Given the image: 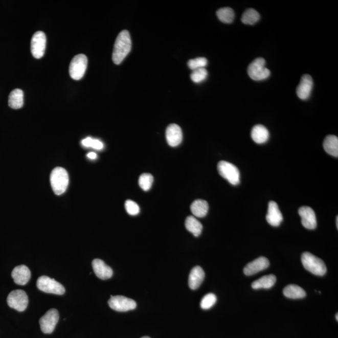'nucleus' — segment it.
Segmentation results:
<instances>
[{"label":"nucleus","instance_id":"18","mask_svg":"<svg viewBox=\"0 0 338 338\" xmlns=\"http://www.w3.org/2000/svg\"><path fill=\"white\" fill-rule=\"evenodd\" d=\"M12 277L16 284L24 286L29 283L31 278L29 268L25 265L15 267L12 273Z\"/></svg>","mask_w":338,"mask_h":338},{"label":"nucleus","instance_id":"13","mask_svg":"<svg viewBox=\"0 0 338 338\" xmlns=\"http://www.w3.org/2000/svg\"><path fill=\"white\" fill-rule=\"evenodd\" d=\"M312 87H313V80L312 77L309 75H304L296 89V94L301 100L308 99L311 96Z\"/></svg>","mask_w":338,"mask_h":338},{"label":"nucleus","instance_id":"14","mask_svg":"<svg viewBox=\"0 0 338 338\" xmlns=\"http://www.w3.org/2000/svg\"><path fill=\"white\" fill-rule=\"evenodd\" d=\"M183 131L178 125L172 124L169 125L166 130L167 143L171 147H177L183 141Z\"/></svg>","mask_w":338,"mask_h":338},{"label":"nucleus","instance_id":"21","mask_svg":"<svg viewBox=\"0 0 338 338\" xmlns=\"http://www.w3.org/2000/svg\"><path fill=\"white\" fill-rule=\"evenodd\" d=\"M191 210L194 216L202 218L205 217L209 211L208 202L202 199H197L192 202Z\"/></svg>","mask_w":338,"mask_h":338},{"label":"nucleus","instance_id":"10","mask_svg":"<svg viewBox=\"0 0 338 338\" xmlns=\"http://www.w3.org/2000/svg\"><path fill=\"white\" fill-rule=\"evenodd\" d=\"M59 320V313L56 309H51L44 314L40 320L41 331L44 334H51L54 332Z\"/></svg>","mask_w":338,"mask_h":338},{"label":"nucleus","instance_id":"9","mask_svg":"<svg viewBox=\"0 0 338 338\" xmlns=\"http://www.w3.org/2000/svg\"><path fill=\"white\" fill-rule=\"evenodd\" d=\"M108 303L111 309L119 312L130 311L137 307L135 301L122 296H111Z\"/></svg>","mask_w":338,"mask_h":338},{"label":"nucleus","instance_id":"22","mask_svg":"<svg viewBox=\"0 0 338 338\" xmlns=\"http://www.w3.org/2000/svg\"><path fill=\"white\" fill-rule=\"evenodd\" d=\"M323 147L328 154L338 157V139L336 136H327L323 142Z\"/></svg>","mask_w":338,"mask_h":338},{"label":"nucleus","instance_id":"20","mask_svg":"<svg viewBox=\"0 0 338 338\" xmlns=\"http://www.w3.org/2000/svg\"><path fill=\"white\" fill-rule=\"evenodd\" d=\"M251 138L256 144L266 143L269 140V132L263 125H257L251 130Z\"/></svg>","mask_w":338,"mask_h":338},{"label":"nucleus","instance_id":"8","mask_svg":"<svg viewBox=\"0 0 338 338\" xmlns=\"http://www.w3.org/2000/svg\"><path fill=\"white\" fill-rule=\"evenodd\" d=\"M7 304L16 311H24L29 304V298L24 290H14L8 296Z\"/></svg>","mask_w":338,"mask_h":338},{"label":"nucleus","instance_id":"16","mask_svg":"<svg viewBox=\"0 0 338 338\" xmlns=\"http://www.w3.org/2000/svg\"><path fill=\"white\" fill-rule=\"evenodd\" d=\"M266 220L271 226L274 227H278L280 226L283 220V215L279 210L277 203L271 201L268 206Z\"/></svg>","mask_w":338,"mask_h":338},{"label":"nucleus","instance_id":"30","mask_svg":"<svg viewBox=\"0 0 338 338\" xmlns=\"http://www.w3.org/2000/svg\"><path fill=\"white\" fill-rule=\"evenodd\" d=\"M208 72L205 68L195 70L191 75V79L195 83H200L208 77Z\"/></svg>","mask_w":338,"mask_h":338},{"label":"nucleus","instance_id":"19","mask_svg":"<svg viewBox=\"0 0 338 338\" xmlns=\"http://www.w3.org/2000/svg\"><path fill=\"white\" fill-rule=\"evenodd\" d=\"M205 278V273L202 267L195 266L191 270L189 277L190 288L195 290L200 287Z\"/></svg>","mask_w":338,"mask_h":338},{"label":"nucleus","instance_id":"6","mask_svg":"<svg viewBox=\"0 0 338 338\" xmlns=\"http://www.w3.org/2000/svg\"><path fill=\"white\" fill-rule=\"evenodd\" d=\"M36 286L44 292L57 295H63L65 292L63 285L48 276H43L38 279Z\"/></svg>","mask_w":338,"mask_h":338},{"label":"nucleus","instance_id":"25","mask_svg":"<svg viewBox=\"0 0 338 338\" xmlns=\"http://www.w3.org/2000/svg\"><path fill=\"white\" fill-rule=\"evenodd\" d=\"M284 295L290 299H302L306 297V293L302 287L295 284H290L283 290Z\"/></svg>","mask_w":338,"mask_h":338},{"label":"nucleus","instance_id":"15","mask_svg":"<svg viewBox=\"0 0 338 338\" xmlns=\"http://www.w3.org/2000/svg\"><path fill=\"white\" fill-rule=\"evenodd\" d=\"M269 260L266 258L260 257V258L251 262L244 267V273L246 276L255 275V274L267 269L269 266Z\"/></svg>","mask_w":338,"mask_h":338},{"label":"nucleus","instance_id":"36","mask_svg":"<svg viewBox=\"0 0 338 338\" xmlns=\"http://www.w3.org/2000/svg\"><path fill=\"white\" fill-rule=\"evenodd\" d=\"M336 227L338 228V217H336Z\"/></svg>","mask_w":338,"mask_h":338},{"label":"nucleus","instance_id":"32","mask_svg":"<svg viewBox=\"0 0 338 338\" xmlns=\"http://www.w3.org/2000/svg\"><path fill=\"white\" fill-rule=\"evenodd\" d=\"M207 65H208V60L205 57L196 58L188 61V66L192 71L205 68Z\"/></svg>","mask_w":338,"mask_h":338},{"label":"nucleus","instance_id":"2","mask_svg":"<svg viewBox=\"0 0 338 338\" xmlns=\"http://www.w3.org/2000/svg\"><path fill=\"white\" fill-rule=\"evenodd\" d=\"M50 183L56 195L65 193L69 183L68 172L62 167H56L50 174Z\"/></svg>","mask_w":338,"mask_h":338},{"label":"nucleus","instance_id":"24","mask_svg":"<svg viewBox=\"0 0 338 338\" xmlns=\"http://www.w3.org/2000/svg\"><path fill=\"white\" fill-rule=\"evenodd\" d=\"M276 283V277L275 275H270L263 276L258 279L252 284V287L254 289H270Z\"/></svg>","mask_w":338,"mask_h":338},{"label":"nucleus","instance_id":"28","mask_svg":"<svg viewBox=\"0 0 338 338\" xmlns=\"http://www.w3.org/2000/svg\"><path fill=\"white\" fill-rule=\"evenodd\" d=\"M259 19V13L253 8H250L243 14L241 21L244 24L253 25L257 23Z\"/></svg>","mask_w":338,"mask_h":338},{"label":"nucleus","instance_id":"3","mask_svg":"<svg viewBox=\"0 0 338 338\" xmlns=\"http://www.w3.org/2000/svg\"><path fill=\"white\" fill-rule=\"evenodd\" d=\"M301 262L304 267L314 275L322 276L326 273L325 262L311 253H304L301 256Z\"/></svg>","mask_w":338,"mask_h":338},{"label":"nucleus","instance_id":"38","mask_svg":"<svg viewBox=\"0 0 338 338\" xmlns=\"http://www.w3.org/2000/svg\"><path fill=\"white\" fill-rule=\"evenodd\" d=\"M337 315H338V314H337V313L336 315V320H337V321H338Z\"/></svg>","mask_w":338,"mask_h":338},{"label":"nucleus","instance_id":"1","mask_svg":"<svg viewBox=\"0 0 338 338\" xmlns=\"http://www.w3.org/2000/svg\"><path fill=\"white\" fill-rule=\"evenodd\" d=\"M132 48V41L129 32L123 30L119 33L114 44L112 60L116 65H119L129 54Z\"/></svg>","mask_w":338,"mask_h":338},{"label":"nucleus","instance_id":"23","mask_svg":"<svg viewBox=\"0 0 338 338\" xmlns=\"http://www.w3.org/2000/svg\"><path fill=\"white\" fill-rule=\"evenodd\" d=\"M24 92L16 88L11 92L8 99V105L13 109H19L24 105Z\"/></svg>","mask_w":338,"mask_h":338},{"label":"nucleus","instance_id":"11","mask_svg":"<svg viewBox=\"0 0 338 338\" xmlns=\"http://www.w3.org/2000/svg\"><path fill=\"white\" fill-rule=\"evenodd\" d=\"M47 44L46 35L43 32H36L33 35L31 41V52L35 58H42L46 52Z\"/></svg>","mask_w":338,"mask_h":338},{"label":"nucleus","instance_id":"5","mask_svg":"<svg viewBox=\"0 0 338 338\" xmlns=\"http://www.w3.org/2000/svg\"><path fill=\"white\" fill-rule=\"evenodd\" d=\"M219 174L232 185H238L240 183V172L236 166L226 161H220L217 165Z\"/></svg>","mask_w":338,"mask_h":338},{"label":"nucleus","instance_id":"7","mask_svg":"<svg viewBox=\"0 0 338 338\" xmlns=\"http://www.w3.org/2000/svg\"><path fill=\"white\" fill-rule=\"evenodd\" d=\"M88 60L86 56L79 54L73 58L69 66V74L72 79L79 80L84 76Z\"/></svg>","mask_w":338,"mask_h":338},{"label":"nucleus","instance_id":"31","mask_svg":"<svg viewBox=\"0 0 338 338\" xmlns=\"http://www.w3.org/2000/svg\"><path fill=\"white\" fill-rule=\"evenodd\" d=\"M216 296L213 294V293H209V294L206 295L205 297L202 298V301H201V308L203 309H210L215 304H216Z\"/></svg>","mask_w":338,"mask_h":338},{"label":"nucleus","instance_id":"33","mask_svg":"<svg viewBox=\"0 0 338 338\" xmlns=\"http://www.w3.org/2000/svg\"><path fill=\"white\" fill-rule=\"evenodd\" d=\"M82 144L85 147H91L96 150H102L103 148V144L99 140L87 138L83 139Z\"/></svg>","mask_w":338,"mask_h":338},{"label":"nucleus","instance_id":"35","mask_svg":"<svg viewBox=\"0 0 338 338\" xmlns=\"http://www.w3.org/2000/svg\"><path fill=\"white\" fill-rule=\"evenodd\" d=\"M87 157L90 159H92V160H94L97 158V155L95 152H90L88 153Z\"/></svg>","mask_w":338,"mask_h":338},{"label":"nucleus","instance_id":"37","mask_svg":"<svg viewBox=\"0 0 338 338\" xmlns=\"http://www.w3.org/2000/svg\"><path fill=\"white\" fill-rule=\"evenodd\" d=\"M141 338H150V337H149V336H144V337H142Z\"/></svg>","mask_w":338,"mask_h":338},{"label":"nucleus","instance_id":"27","mask_svg":"<svg viewBox=\"0 0 338 338\" xmlns=\"http://www.w3.org/2000/svg\"><path fill=\"white\" fill-rule=\"evenodd\" d=\"M216 14L219 20L224 24H231L235 17L233 10L230 7L220 8Z\"/></svg>","mask_w":338,"mask_h":338},{"label":"nucleus","instance_id":"4","mask_svg":"<svg viewBox=\"0 0 338 338\" xmlns=\"http://www.w3.org/2000/svg\"><path fill=\"white\" fill-rule=\"evenodd\" d=\"M265 65H266V61L263 58H256L248 66L249 76L251 79L255 81L267 79L270 76L271 72Z\"/></svg>","mask_w":338,"mask_h":338},{"label":"nucleus","instance_id":"34","mask_svg":"<svg viewBox=\"0 0 338 338\" xmlns=\"http://www.w3.org/2000/svg\"><path fill=\"white\" fill-rule=\"evenodd\" d=\"M125 209L128 214L136 216L140 212V208L138 204L131 200H127L125 203Z\"/></svg>","mask_w":338,"mask_h":338},{"label":"nucleus","instance_id":"29","mask_svg":"<svg viewBox=\"0 0 338 338\" xmlns=\"http://www.w3.org/2000/svg\"><path fill=\"white\" fill-rule=\"evenodd\" d=\"M153 182V176L148 173H144L140 176L139 184L144 191H149L152 186Z\"/></svg>","mask_w":338,"mask_h":338},{"label":"nucleus","instance_id":"17","mask_svg":"<svg viewBox=\"0 0 338 338\" xmlns=\"http://www.w3.org/2000/svg\"><path fill=\"white\" fill-rule=\"evenodd\" d=\"M92 267L98 278L106 280L113 276V270L101 259H96L92 261Z\"/></svg>","mask_w":338,"mask_h":338},{"label":"nucleus","instance_id":"26","mask_svg":"<svg viewBox=\"0 0 338 338\" xmlns=\"http://www.w3.org/2000/svg\"><path fill=\"white\" fill-rule=\"evenodd\" d=\"M187 230L191 233L195 237H199L202 231V225L196 218L194 216L187 217L185 222Z\"/></svg>","mask_w":338,"mask_h":338},{"label":"nucleus","instance_id":"12","mask_svg":"<svg viewBox=\"0 0 338 338\" xmlns=\"http://www.w3.org/2000/svg\"><path fill=\"white\" fill-rule=\"evenodd\" d=\"M298 212L301 218V223L304 228L310 230H313L317 228V217L312 208L307 206L301 207L299 209Z\"/></svg>","mask_w":338,"mask_h":338}]
</instances>
